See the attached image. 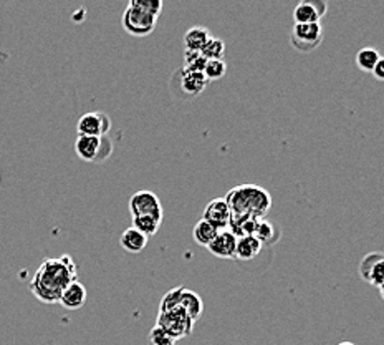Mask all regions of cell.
I'll list each match as a JSON object with an SVG mask.
<instances>
[{"label":"cell","instance_id":"obj_14","mask_svg":"<svg viewBox=\"0 0 384 345\" xmlns=\"http://www.w3.org/2000/svg\"><path fill=\"white\" fill-rule=\"evenodd\" d=\"M149 237L144 236L143 233H139L138 229H135L131 226V228H128L125 233L121 234V239H119V242H121V247L126 252H131V254H139L141 251L146 249V246H148Z\"/></svg>","mask_w":384,"mask_h":345},{"label":"cell","instance_id":"obj_12","mask_svg":"<svg viewBox=\"0 0 384 345\" xmlns=\"http://www.w3.org/2000/svg\"><path fill=\"white\" fill-rule=\"evenodd\" d=\"M86 298H88L86 287L79 281H75L66 287L63 294H61L60 304L63 305L65 309H68V311H78V309H82L83 305H85Z\"/></svg>","mask_w":384,"mask_h":345},{"label":"cell","instance_id":"obj_20","mask_svg":"<svg viewBox=\"0 0 384 345\" xmlns=\"http://www.w3.org/2000/svg\"><path fill=\"white\" fill-rule=\"evenodd\" d=\"M161 219L153 218V216H135L132 218V228L138 229L139 233H143L144 236L151 237L159 231L161 228Z\"/></svg>","mask_w":384,"mask_h":345},{"label":"cell","instance_id":"obj_11","mask_svg":"<svg viewBox=\"0 0 384 345\" xmlns=\"http://www.w3.org/2000/svg\"><path fill=\"white\" fill-rule=\"evenodd\" d=\"M237 236L231 229H222L217 233V236L212 239V242L207 246V249L212 256L219 259H236L237 249Z\"/></svg>","mask_w":384,"mask_h":345},{"label":"cell","instance_id":"obj_25","mask_svg":"<svg viewBox=\"0 0 384 345\" xmlns=\"http://www.w3.org/2000/svg\"><path fill=\"white\" fill-rule=\"evenodd\" d=\"M364 281L374 287H379L381 284H384V256L371 265L369 271L366 272Z\"/></svg>","mask_w":384,"mask_h":345},{"label":"cell","instance_id":"obj_3","mask_svg":"<svg viewBox=\"0 0 384 345\" xmlns=\"http://www.w3.org/2000/svg\"><path fill=\"white\" fill-rule=\"evenodd\" d=\"M75 153L86 163H103L113 154V141L106 136L78 135L75 141Z\"/></svg>","mask_w":384,"mask_h":345},{"label":"cell","instance_id":"obj_16","mask_svg":"<svg viewBox=\"0 0 384 345\" xmlns=\"http://www.w3.org/2000/svg\"><path fill=\"white\" fill-rule=\"evenodd\" d=\"M210 38L209 30L206 27H191L184 35V47L187 52H201L206 45L207 40Z\"/></svg>","mask_w":384,"mask_h":345},{"label":"cell","instance_id":"obj_9","mask_svg":"<svg viewBox=\"0 0 384 345\" xmlns=\"http://www.w3.org/2000/svg\"><path fill=\"white\" fill-rule=\"evenodd\" d=\"M176 80L179 82L181 91L184 93L185 98H194L199 96L209 85V80L206 78L204 72H187V70H179L176 73Z\"/></svg>","mask_w":384,"mask_h":345},{"label":"cell","instance_id":"obj_19","mask_svg":"<svg viewBox=\"0 0 384 345\" xmlns=\"http://www.w3.org/2000/svg\"><path fill=\"white\" fill-rule=\"evenodd\" d=\"M379 59H381V55H379V52L376 50V48L364 47L356 53V65H358V68L363 70V72L371 73L373 72L374 66H376Z\"/></svg>","mask_w":384,"mask_h":345},{"label":"cell","instance_id":"obj_2","mask_svg":"<svg viewBox=\"0 0 384 345\" xmlns=\"http://www.w3.org/2000/svg\"><path fill=\"white\" fill-rule=\"evenodd\" d=\"M224 199L231 210V218H265L272 207L270 193L257 184L236 186Z\"/></svg>","mask_w":384,"mask_h":345},{"label":"cell","instance_id":"obj_24","mask_svg":"<svg viewBox=\"0 0 384 345\" xmlns=\"http://www.w3.org/2000/svg\"><path fill=\"white\" fill-rule=\"evenodd\" d=\"M184 287H174V289H171L169 292H166L164 298L161 299V304H159V312H169L174 311V309L179 307L181 304V295H183Z\"/></svg>","mask_w":384,"mask_h":345},{"label":"cell","instance_id":"obj_4","mask_svg":"<svg viewBox=\"0 0 384 345\" xmlns=\"http://www.w3.org/2000/svg\"><path fill=\"white\" fill-rule=\"evenodd\" d=\"M323 42V27L316 24H295L290 32V43L295 50L310 53L316 50Z\"/></svg>","mask_w":384,"mask_h":345},{"label":"cell","instance_id":"obj_21","mask_svg":"<svg viewBox=\"0 0 384 345\" xmlns=\"http://www.w3.org/2000/svg\"><path fill=\"white\" fill-rule=\"evenodd\" d=\"M202 55L206 57L207 60H222L225 53V43L217 37H210L207 40V43L202 47L201 50Z\"/></svg>","mask_w":384,"mask_h":345},{"label":"cell","instance_id":"obj_1","mask_svg":"<svg viewBox=\"0 0 384 345\" xmlns=\"http://www.w3.org/2000/svg\"><path fill=\"white\" fill-rule=\"evenodd\" d=\"M78 281V267L70 254L45 259L30 281V291L42 304H60L66 287Z\"/></svg>","mask_w":384,"mask_h":345},{"label":"cell","instance_id":"obj_22","mask_svg":"<svg viewBox=\"0 0 384 345\" xmlns=\"http://www.w3.org/2000/svg\"><path fill=\"white\" fill-rule=\"evenodd\" d=\"M206 65H207V59L201 52L185 50L183 70H187V72H204Z\"/></svg>","mask_w":384,"mask_h":345},{"label":"cell","instance_id":"obj_6","mask_svg":"<svg viewBox=\"0 0 384 345\" xmlns=\"http://www.w3.org/2000/svg\"><path fill=\"white\" fill-rule=\"evenodd\" d=\"M121 24L123 29L130 35H132V37H148V35L153 34L154 29H156L158 17L139 10V8L128 6L121 17Z\"/></svg>","mask_w":384,"mask_h":345},{"label":"cell","instance_id":"obj_13","mask_svg":"<svg viewBox=\"0 0 384 345\" xmlns=\"http://www.w3.org/2000/svg\"><path fill=\"white\" fill-rule=\"evenodd\" d=\"M263 249V244L255 236H244L237 239V249L236 259L242 263H249V260L257 259L260 252Z\"/></svg>","mask_w":384,"mask_h":345},{"label":"cell","instance_id":"obj_18","mask_svg":"<svg viewBox=\"0 0 384 345\" xmlns=\"http://www.w3.org/2000/svg\"><path fill=\"white\" fill-rule=\"evenodd\" d=\"M217 233H219L217 228H214V226L207 223V221L201 219V221H197L196 226H194L192 237L197 244L207 247L212 242V239L217 236Z\"/></svg>","mask_w":384,"mask_h":345},{"label":"cell","instance_id":"obj_29","mask_svg":"<svg viewBox=\"0 0 384 345\" xmlns=\"http://www.w3.org/2000/svg\"><path fill=\"white\" fill-rule=\"evenodd\" d=\"M302 2L307 3V6H310L313 10L318 13L320 20L323 19L326 12H328V2H326V0H302Z\"/></svg>","mask_w":384,"mask_h":345},{"label":"cell","instance_id":"obj_17","mask_svg":"<svg viewBox=\"0 0 384 345\" xmlns=\"http://www.w3.org/2000/svg\"><path fill=\"white\" fill-rule=\"evenodd\" d=\"M254 236L257 237L263 246H273L278 241V237H280V231H278L275 224L270 223L268 219L262 218L259 221V226L257 229H255Z\"/></svg>","mask_w":384,"mask_h":345},{"label":"cell","instance_id":"obj_28","mask_svg":"<svg viewBox=\"0 0 384 345\" xmlns=\"http://www.w3.org/2000/svg\"><path fill=\"white\" fill-rule=\"evenodd\" d=\"M149 344L151 345H176V340L171 337L164 329L159 325H154L153 330L149 332Z\"/></svg>","mask_w":384,"mask_h":345},{"label":"cell","instance_id":"obj_27","mask_svg":"<svg viewBox=\"0 0 384 345\" xmlns=\"http://www.w3.org/2000/svg\"><path fill=\"white\" fill-rule=\"evenodd\" d=\"M130 7L139 8V10L151 13L159 19L162 12V0H130Z\"/></svg>","mask_w":384,"mask_h":345},{"label":"cell","instance_id":"obj_10","mask_svg":"<svg viewBox=\"0 0 384 345\" xmlns=\"http://www.w3.org/2000/svg\"><path fill=\"white\" fill-rule=\"evenodd\" d=\"M202 219L214 226V228H217L219 231L229 229V224H231V210H229L227 201L224 198L212 199L209 205L206 206Z\"/></svg>","mask_w":384,"mask_h":345},{"label":"cell","instance_id":"obj_5","mask_svg":"<svg viewBox=\"0 0 384 345\" xmlns=\"http://www.w3.org/2000/svg\"><path fill=\"white\" fill-rule=\"evenodd\" d=\"M194 324H196V322L187 316V312H185L183 307H178L169 312H159L156 321V325L164 329L176 342L187 337V335H191Z\"/></svg>","mask_w":384,"mask_h":345},{"label":"cell","instance_id":"obj_30","mask_svg":"<svg viewBox=\"0 0 384 345\" xmlns=\"http://www.w3.org/2000/svg\"><path fill=\"white\" fill-rule=\"evenodd\" d=\"M371 73H373L374 78L379 80V82H384V57H381V59L378 60L376 66H374Z\"/></svg>","mask_w":384,"mask_h":345},{"label":"cell","instance_id":"obj_26","mask_svg":"<svg viewBox=\"0 0 384 345\" xmlns=\"http://www.w3.org/2000/svg\"><path fill=\"white\" fill-rule=\"evenodd\" d=\"M225 73H227V64L224 60H207L204 75L209 82L220 80Z\"/></svg>","mask_w":384,"mask_h":345},{"label":"cell","instance_id":"obj_7","mask_svg":"<svg viewBox=\"0 0 384 345\" xmlns=\"http://www.w3.org/2000/svg\"><path fill=\"white\" fill-rule=\"evenodd\" d=\"M130 212L131 216H153L162 221V206L159 198L153 191L143 189L135 193L130 198Z\"/></svg>","mask_w":384,"mask_h":345},{"label":"cell","instance_id":"obj_32","mask_svg":"<svg viewBox=\"0 0 384 345\" xmlns=\"http://www.w3.org/2000/svg\"><path fill=\"white\" fill-rule=\"evenodd\" d=\"M338 345H355V344H351V342H339Z\"/></svg>","mask_w":384,"mask_h":345},{"label":"cell","instance_id":"obj_15","mask_svg":"<svg viewBox=\"0 0 384 345\" xmlns=\"http://www.w3.org/2000/svg\"><path fill=\"white\" fill-rule=\"evenodd\" d=\"M179 307H183L187 316L192 318L194 322H197V318L202 316V311H204V302H202L201 295L197 292L185 289L183 291V295H181V304Z\"/></svg>","mask_w":384,"mask_h":345},{"label":"cell","instance_id":"obj_23","mask_svg":"<svg viewBox=\"0 0 384 345\" xmlns=\"http://www.w3.org/2000/svg\"><path fill=\"white\" fill-rule=\"evenodd\" d=\"M293 20L295 24H316L320 22V17L310 6L300 2L293 10Z\"/></svg>","mask_w":384,"mask_h":345},{"label":"cell","instance_id":"obj_31","mask_svg":"<svg viewBox=\"0 0 384 345\" xmlns=\"http://www.w3.org/2000/svg\"><path fill=\"white\" fill-rule=\"evenodd\" d=\"M378 289H379V294H381V298H383V300H384V284L379 286Z\"/></svg>","mask_w":384,"mask_h":345},{"label":"cell","instance_id":"obj_8","mask_svg":"<svg viewBox=\"0 0 384 345\" xmlns=\"http://www.w3.org/2000/svg\"><path fill=\"white\" fill-rule=\"evenodd\" d=\"M112 130V118L103 112L85 113L78 119V135L106 136Z\"/></svg>","mask_w":384,"mask_h":345}]
</instances>
